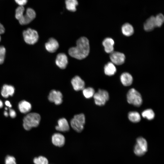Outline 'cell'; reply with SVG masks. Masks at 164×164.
Returning <instances> with one entry per match:
<instances>
[{"mask_svg":"<svg viewBox=\"0 0 164 164\" xmlns=\"http://www.w3.org/2000/svg\"><path fill=\"white\" fill-rule=\"evenodd\" d=\"M90 52V45L88 39L85 37L79 39L76 46L70 48L68 53L71 57L78 60H82L86 57Z\"/></svg>","mask_w":164,"mask_h":164,"instance_id":"cell-1","label":"cell"},{"mask_svg":"<svg viewBox=\"0 0 164 164\" xmlns=\"http://www.w3.org/2000/svg\"><path fill=\"white\" fill-rule=\"evenodd\" d=\"M25 8L23 6H19L15 10V17L21 25L27 24L36 17L35 11L31 8H28L24 14Z\"/></svg>","mask_w":164,"mask_h":164,"instance_id":"cell-2","label":"cell"},{"mask_svg":"<svg viewBox=\"0 0 164 164\" xmlns=\"http://www.w3.org/2000/svg\"><path fill=\"white\" fill-rule=\"evenodd\" d=\"M41 119L40 115L36 113H32L27 114L23 120V126L26 130L39 125Z\"/></svg>","mask_w":164,"mask_h":164,"instance_id":"cell-3","label":"cell"},{"mask_svg":"<svg viewBox=\"0 0 164 164\" xmlns=\"http://www.w3.org/2000/svg\"><path fill=\"white\" fill-rule=\"evenodd\" d=\"M127 99L129 104L136 107L140 106L142 103V100L140 94L133 88L131 89L128 91Z\"/></svg>","mask_w":164,"mask_h":164,"instance_id":"cell-4","label":"cell"},{"mask_svg":"<svg viewBox=\"0 0 164 164\" xmlns=\"http://www.w3.org/2000/svg\"><path fill=\"white\" fill-rule=\"evenodd\" d=\"M85 122V117L83 113L75 115L70 121L72 128L76 131L80 132L84 129Z\"/></svg>","mask_w":164,"mask_h":164,"instance_id":"cell-5","label":"cell"},{"mask_svg":"<svg viewBox=\"0 0 164 164\" xmlns=\"http://www.w3.org/2000/svg\"><path fill=\"white\" fill-rule=\"evenodd\" d=\"M23 35L25 42L30 45L35 44L39 39V35L37 31L30 28L24 30Z\"/></svg>","mask_w":164,"mask_h":164,"instance_id":"cell-6","label":"cell"},{"mask_svg":"<svg viewBox=\"0 0 164 164\" xmlns=\"http://www.w3.org/2000/svg\"><path fill=\"white\" fill-rule=\"evenodd\" d=\"M93 97L95 104L101 106L104 105L108 100L109 95L106 91L99 89L97 92L95 93Z\"/></svg>","mask_w":164,"mask_h":164,"instance_id":"cell-7","label":"cell"},{"mask_svg":"<svg viewBox=\"0 0 164 164\" xmlns=\"http://www.w3.org/2000/svg\"><path fill=\"white\" fill-rule=\"evenodd\" d=\"M48 99L49 101L56 105H60L63 101V95L60 91L53 90L49 93Z\"/></svg>","mask_w":164,"mask_h":164,"instance_id":"cell-8","label":"cell"},{"mask_svg":"<svg viewBox=\"0 0 164 164\" xmlns=\"http://www.w3.org/2000/svg\"><path fill=\"white\" fill-rule=\"evenodd\" d=\"M110 59L114 64L121 65L123 64L125 60V56L122 53L118 52H113L110 56Z\"/></svg>","mask_w":164,"mask_h":164,"instance_id":"cell-9","label":"cell"},{"mask_svg":"<svg viewBox=\"0 0 164 164\" xmlns=\"http://www.w3.org/2000/svg\"><path fill=\"white\" fill-rule=\"evenodd\" d=\"M71 83L73 89L76 91L83 90L84 88L85 82L79 76L74 77L71 80Z\"/></svg>","mask_w":164,"mask_h":164,"instance_id":"cell-10","label":"cell"},{"mask_svg":"<svg viewBox=\"0 0 164 164\" xmlns=\"http://www.w3.org/2000/svg\"><path fill=\"white\" fill-rule=\"evenodd\" d=\"M68 58L64 53H61L57 56L55 63L56 65L61 69H64L68 64Z\"/></svg>","mask_w":164,"mask_h":164,"instance_id":"cell-11","label":"cell"},{"mask_svg":"<svg viewBox=\"0 0 164 164\" xmlns=\"http://www.w3.org/2000/svg\"><path fill=\"white\" fill-rule=\"evenodd\" d=\"M52 142L55 146L60 147L63 146L65 143L64 136L60 133H55L52 137Z\"/></svg>","mask_w":164,"mask_h":164,"instance_id":"cell-12","label":"cell"},{"mask_svg":"<svg viewBox=\"0 0 164 164\" xmlns=\"http://www.w3.org/2000/svg\"><path fill=\"white\" fill-rule=\"evenodd\" d=\"M46 50L50 53L55 52L58 49L59 44L57 41L55 39L50 38L45 45Z\"/></svg>","mask_w":164,"mask_h":164,"instance_id":"cell-13","label":"cell"},{"mask_svg":"<svg viewBox=\"0 0 164 164\" xmlns=\"http://www.w3.org/2000/svg\"><path fill=\"white\" fill-rule=\"evenodd\" d=\"M57 124V125L55 127L56 130L62 132H66L69 130L70 127L68 122L65 118L59 119Z\"/></svg>","mask_w":164,"mask_h":164,"instance_id":"cell-14","label":"cell"},{"mask_svg":"<svg viewBox=\"0 0 164 164\" xmlns=\"http://www.w3.org/2000/svg\"><path fill=\"white\" fill-rule=\"evenodd\" d=\"M102 44L106 52L111 53L113 52L114 41L111 38H106L103 40Z\"/></svg>","mask_w":164,"mask_h":164,"instance_id":"cell-15","label":"cell"},{"mask_svg":"<svg viewBox=\"0 0 164 164\" xmlns=\"http://www.w3.org/2000/svg\"><path fill=\"white\" fill-rule=\"evenodd\" d=\"M133 77L131 74L127 72L122 73L120 76L121 83L124 86H128L130 85L133 82Z\"/></svg>","mask_w":164,"mask_h":164,"instance_id":"cell-16","label":"cell"},{"mask_svg":"<svg viewBox=\"0 0 164 164\" xmlns=\"http://www.w3.org/2000/svg\"><path fill=\"white\" fill-rule=\"evenodd\" d=\"M155 27V17L153 16L148 19L144 25V30L147 32L152 30Z\"/></svg>","mask_w":164,"mask_h":164,"instance_id":"cell-17","label":"cell"},{"mask_svg":"<svg viewBox=\"0 0 164 164\" xmlns=\"http://www.w3.org/2000/svg\"><path fill=\"white\" fill-rule=\"evenodd\" d=\"M15 88L11 85L5 84L2 87L1 94L5 97H8L9 95L12 96L14 93Z\"/></svg>","mask_w":164,"mask_h":164,"instance_id":"cell-18","label":"cell"},{"mask_svg":"<svg viewBox=\"0 0 164 164\" xmlns=\"http://www.w3.org/2000/svg\"><path fill=\"white\" fill-rule=\"evenodd\" d=\"M104 70L105 74L109 76L114 75L116 72V68L112 63H108L104 66Z\"/></svg>","mask_w":164,"mask_h":164,"instance_id":"cell-19","label":"cell"},{"mask_svg":"<svg viewBox=\"0 0 164 164\" xmlns=\"http://www.w3.org/2000/svg\"><path fill=\"white\" fill-rule=\"evenodd\" d=\"M122 34L127 36L132 35L134 32V28L132 26L128 23H126L123 25L121 28Z\"/></svg>","mask_w":164,"mask_h":164,"instance_id":"cell-20","label":"cell"},{"mask_svg":"<svg viewBox=\"0 0 164 164\" xmlns=\"http://www.w3.org/2000/svg\"><path fill=\"white\" fill-rule=\"evenodd\" d=\"M18 107L19 111L21 113H26L30 110L31 105L29 102L23 100L19 103Z\"/></svg>","mask_w":164,"mask_h":164,"instance_id":"cell-21","label":"cell"},{"mask_svg":"<svg viewBox=\"0 0 164 164\" xmlns=\"http://www.w3.org/2000/svg\"><path fill=\"white\" fill-rule=\"evenodd\" d=\"M65 2L66 8L68 10L72 12L76 10V7L78 4L77 0H66Z\"/></svg>","mask_w":164,"mask_h":164,"instance_id":"cell-22","label":"cell"},{"mask_svg":"<svg viewBox=\"0 0 164 164\" xmlns=\"http://www.w3.org/2000/svg\"><path fill=\"white\" fill-rule=\"evenodd\" d=\"M136 143L139 147L146 152L148 150V144L146 139L142 137H139L136 140Z\"/></svg>","mask_w":164,"mask_h":164,"instance_id":"cell-23","label":"cell"},{"mask_svg":"<svg viewBox=\"0 0 164 164\" xmlns=\"http://www.w3.org/2000/svg\"><path fill=\"white\" fill-rule=\"evenodd\" d=\"M128 117L129 120L134 123L138 122L141 120L140 114L136 111L129 112L128 114Z\"/></svg>","mask_w":164,"mask_h":164,"instance_id":"cell-24","label":"cell"},{"mask_svg":"<svg viewBox=\"0 0 164 164\" xmlns=\"http://www.w3.org/2000/svg\"><path fill=\"white\" fill-rule=\"evenodd\" d=\"M83 94L85 98L89 99L93 97L95 94L94 89L91 87L84 88L83 90Z\"/></svg>","mask_w":164,"mask_h":164,"instance_id":"cell-25","label":"cell"},{"mask_svg":"<svg viewBox=\"0 0 164 164\" xmlns=\"http://www.w3.org/2000/svg\"><path fill=\"white\" fill-rule=\"evenodd\" d=\"M142 116L149 120L153 119L155 117V113L151 109H149L144 110L142 114Z\"/></svg>","mask_w":164,"mask_h":164,"instance_id":"cell-26","label":"cell"},{"mask_svg":"<svg viewBox=\"0 0 164 164\" xmlns=\"http://www.w3.org/2000/svg\"><path fill=\"white\" fill-rule=\"evenodd\" d=\"M33 161L35 164H48L49 163L47 159L42 156L35 158Z\"/></svg>","mask_w":164,"mask_h":164,"instance_id":"cell-27","label":"cell"},{"mask_svg":"<svg viewBox=\"0 0 164 164\" xmlns=\"http://www.w3.org/2000/svg\"><path fill=\"white\" fill-rule=\"evenodd\" d=\"M164 21L163 15L161 13L158 14L155 17L156 27H160L163 24Z\"/></svg>","mask_w":164,"mask_h":164,"instance_id":"cell-28","label":"cell"},{"mask_svg":"<svg viewBox=\"0 0 164 164\" xmlns=\"http://www.w3.org/2000/svg\"><path fill=\"white\" fill-rule=\"evenodd\" d=\"M134 152L138 156H141L145 154L146 152L136 144L134 147Z\"/></svg>","mask_w":164,"mask_h":164,"instance_id":"cell-29","label":"cell"},{"mask_svg":"<svg viewBox=\"0 0 164 164\" xmlns=\"http://www.w3.org/2000/svg\"><path fill=\"white\" fill-rule=\"evenodd\" d=\"M6 50L4 47L3 46H0V64H2L4 62Z\"/></svg>","mask_w":164,"mask_h":164,"instance_id":"cell-30","label":"cell"},{"mask_svg":"<svg viewBox=\"0 0 164 164\" xmlns=\"http://www.w3.org/2000/svg\"><path fill=\"white\" fill-rule=\"evenodd\" d=\"M5 164H16L15 159L13 156H7L5 160Z\"/></svg>","mask_w":164,"mask_h":164,"instance_id":"cell-31","label":"cell"},{"mask_svg":"<svg viewBox=\"0 0 164 164\" xmlns=\"http://www.w3.org/2000/svg\"><path fill=\"white\" fill-rule=\"evenodd\" d=\"M15 2L19 6H23L27 3L28 0H15Z\"/></svg>","mask_w":164,"mask_h":164,"instance_id":"cell-32","label":"cell"},{"mask_svg":"<svg viewBox=\"0 0 164 164\" xmlns=\"http://www.w3.org/2000/svg\"><path fill=\"white\" fill-rule=\"evenodd\" d=\"M9 114L12 118H14L16 116L15 112L14 110L11 109H9Z\"/></svg>","mask_w":164,"mask_h":164,"instance_id":"cell-33","label":"cell"},{"mask_svg":"<svg viewBox=\"0 0 164 164\" xmlns=\"http://www.w3.org/2000/svg\"><path fill=\"white\" fill-rule=\"evenodd\" d=\"M5 29L3 26L0 23V34H2L5 32Z\"/></svg>","mask_w":164,"mask_h":164,"instance_id":"cell-34","label":"cell"},{"mask_svg":"<svg viewBox=\"0 0 164 164\" xmlns=\"http://www.w3.org/2000/svg\"><path fill=\"white\" fill-rule=\"evenodd\" d=\"M5 104L6 106L9 107H11L12 105L10 104V102L9 101H6L5 102Z\"/></svg>","mask_w":164,"mask_h":164,"instance_id":"cell-35","label":"cell"},{"mask_svg":"<svg viewBox=\"0 0 164 164\" xmlns=\"http://www.w3.org/2000/svg\"><path fill=\"white\" fill-rule=\"evenodd\" d=\"M3 106V104L2 101L0 100V108H2Z\"/></svg>","mask_w":164,"mask_h":164,"instance_id":"cell-36","label":"cell"},{"mask_svg":"<svg viewBox=\"0 0 164 164\" xmlns=\"http://www.w3.org/2000/svg\"><path fill=\"white\" fill-rule=\"evenodd\" d=\"M4 115L6 117H7L8 116V113L6 111H4Z\"/></svg>","mask_w":164,"mask_h":164,"instance_id":"cell-37","label":"cell"},{"mask_svg":"<svg viewBox=\"0 0 164 164\" xmlns=\"http://www.w3.org/2000/svg\"><path fill=\"white\" fill-rule=\"evenodd\" d=\"M1 40V36H0V41Z\"/></svg>","mask_w":164,"mask_h":164,"instance_id":"cell-38","label":"cell"},{"mask_svg":"<svg viewBox=\"0 0 164 164\" xmlns=\"http://www.w3.org/2000/svg\"><path fill=\"white\" fill-rule=\"evenodd\" d=\"M5 109L6 110H7V108H5Z\"/></svg>","mask_w":164,"mask_h":164,"instance_id":"cell-39","label":"cell"}]
</instances>
